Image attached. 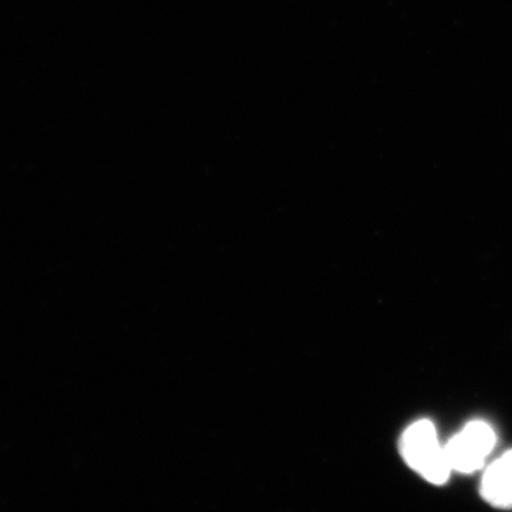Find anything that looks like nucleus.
Wrapping results in <instances>:
<instances>
[{
  "label": "nucleus",
  "mask_w": 512,
  "mask_h": 512,
  "mask_svg": "<svg viewBox=\"0 0 512 512\" xmlns=\"http://www.w3.org/2000/svg\"><path fill=\"white\" fill-rule=\"evenodd\" d=\"M481 495L495 508H512V451L495 460L481 480Z\"/></svg>",
  "instance_id": "nucleus-3"
},
{
  "label": "nucleus",
  "mask_w": 512,
  "mask_h": 512,
  "mask_svg": "<svg viewBox=\"0 0 512 512\" xmlns=\"http://www.w3.org/2000/svg\"><path fill=\"white\" fill-rule=\"evenodd\" d=\"M497 436L485 421H470L444 448L451 470L473 474L484 467L485 460L493 453Z\"/></svg>",
  "instance_id": "nucleus-2"
},
{
  "label": "nucleus",
  "mask_w": 512,
  "mask_h": 512,
  "mask_svg": "<svg viewBox=\"0 0 512 512\" xmlns=\"http://www.w3.org/2000/svg\"><path fill=\"white\" fill-rule=\"evenodd\" d=\"M400 451L407 466L434 485L446 484L450 478L446 448L441 446L436 427L430 420H419L404 431Z\"/></svg>",
  "instance_id": "nucleus-1"
}]
</instances>
